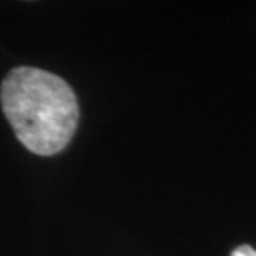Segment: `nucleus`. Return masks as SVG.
Instances as JSON below:
<instances>
[{"mask_svg": "<svg viewBox=\"0 0 256 256\" xmlns=\"http://www.w3.org/2000/svg\"><path fill=\"white\" fill-rule=\"evenodd\" d=\"M0 100L18 142L37 155H57L76 130V95L64 78L50 72L34 66L10 70L0 86Z\"/></svg>", "mask_w": 256, "mask_h": 256, "instance_id": "1", "label": "nucleus"}, {"mask_svg": "<svg viewBox=\"0 0 256 256\" xmlns=\"http://www.w3.org/2000/svg\"><path fill=\"white\" fill-rule=\"evenodd\" d=\"M232 256H256V250L250 246V244H242V246L233 250Z\"/></svg>", "mask_w": 256, "mask_h": 256, "instance_id": "2", "label": "nucleus"}]
</instances>
